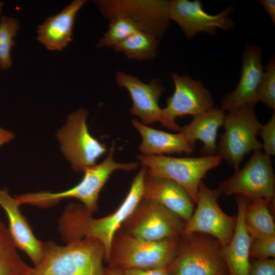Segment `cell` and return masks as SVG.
<instances>
[{
	"mask_svg": "<svg viewBox=\"0 0 275 275\" xmlns=\"http://www.w3.org/2000/svg\"><path fill=\"white\" fill-rule=\"evenodd\" d=\"M115 80L118 86L129 93L132 103L130 112L138 117L142 124L148 125L158 121L160 122L162 108L158 102L166 88L159 79L154 78L145 83L134 76L117 71Z\"/></svg>",
	"mask_w": 275,
	"mask_h": 275,
	"instance_id": "obj_15",
	"label": "cell"
},
{
	"mask_svg": "<svg viewBox=\"0 0 275 275\" xmlns=\"http://www.w3.org/2000/svg\"><path fill=\"white\" fill-rule=\"evenodd\" d=\"M124 275H168L167 267L151 269H129L123 271Z\"/></svg>",
	"mask_w": 275,
	"mask_h": 275,
	"instance_id": "obj_32",
	"label": "cell"
},
{
	"mask_svg": "<svg viewBox=\"0 0 275 275\" xmlns=\"http://www.w3.org/2000/svg\"><path fill=\"white\" fill-rule=\"evenodd\" d=\"M9 230L0 221V275H30L29 267L20 258Z\"/></svg>",
	"mask_w": 275,
	"mask_h": 275,
	"instance_id": "obj_25",
	"label": "cell"
},
{
	"mask_svg": "<svg viewBox=\"0 0 275 275\" xmlns=\"http://www.w3.org/2000/svg\"><path fill=\"white\" fill-rule=\"evenodd\" d=\"M137 158L150 174L170 179L179 184L195 203L197 201L199 187L202 179L222 160L217 154L196 157L142 154Z\"/></svg>",
	"mask_w": 275,
	"mask_h": 275,
	"instance_id": "obj_7",
	"label": "cell"
},
{
	"mask_svg": "<svg viewBox=\"0 0 275 275\" xmlns=\"http://www.w3.org/2000/svg\"><path fill=\"white\" fill-rule=\"evenodd\" d=\"M3 5H4L3 2L0 3V14H1V11H2V8L3 6Z\"/></svg>",
	"mask_w": 275,
	"mask_h": 275,
	"instance_id": "obj_36",
	"label": "cell"
},
{
	"mask_svg": "<svg viewBox=\"0 0 275 275\" xmlns=\"http://www.w3.org/2000/svg\"><path fill=\"white\" fill-rule=\"evenodd\" d=\"M262 139V148L264 153L269 156L275 155V113L274 112L269 121L262 125L259 133Z\"/></svg>",
	"mask_w": 275,
	"mask_h": 275,
	"instance_id": "obj_30",
	"label": "cell"
},
{
	"mask_svg": "<svg viewBox=\"0 0 275 275\" xmlns=\"http://www.w3.org/2000/svg\"><path fill=\"white\" fill-rule=\"evenodd\" d=\"M224 111L217 107L194 116L189 124L181 127L179 132L195 147V141L202 142L201 152L203 156L215 155L217 151V132L223 125Z\"/></svg>",
	"mask_w": 275,
	"mask_h": 275,
	"instance_id": "obj_21",
	"label": "cell"
},
{
	"mask_svg": "<svg viewBox=\"0 0 275 275\" xmlns=\"http://www.w3.org/2000/svg\"><path fill=\"white\" fill-rule=\"evenodd\" d=\"M132 123L141 135L142 142L139 150L143 155L190 154L195 148L179 132L172 133L157 130L142 124L136 119H133Z\"/></svg>",
	"mask_w": 275,
	"mask_h": 275,
	"instance_id": "obj_22",
	"label": "cell"
},
{
	"mask_svg": "<svg viewBox=\"0 0 275 275\" xmlns=\"http://www.w3.org/2000/svg\"><path fill=\"white\" fill-rule=\"evenodd\" d=\"M221 194L218 188L211 189L201 182L196 208L185 222L182 235L201 233L212 236L222 246L229 243L235 228L236 216L229 215L222 209L218 203Z\"/></svg>",
	"mask_w": 275,
	"mask_h": 275,
	"instance_id": "obj_10",
	"label": "cell"
},
{
	"mask_svg": "<svg viewBox=\"0 0 275 275\" xmlns=\"http://www.w3.org/2000/svg\"><path fill=\"white\" fill-rule=\"evenodd\" d=\"M143 199L159 203L185 222L194 210L195 203L183 188L170 179L150 174L147 169Z\"/></svg>",
	"mask_w": 275,
	"mask_h": 275,
	"instance_id": "obj_17",
	"label": "cell"
},
{
	"mask_svg": "<svg viewBox=\"0 0 275 275\" xmlns=\"http://www.w3.org/2000/svg\"><path fill=\"white\" fill-rule=\"evenodd\" d=\"M104 275H124L123 271L108 266L104 268Z\"/></svg>",
	"mask_w": 275,
	"mask_h": 275,
	"instance_id": "obj_35",
	"label": "cell"
},
{
	"mask_svg": "<svg viewBox=\"0 0 275 275\" xmlns=\"http://www.w3.org/2000/svg\"><path fill=\"white\" fill-rule=\"evenodd\" d=\"M257 101L269 108L275 109V60L272 57L265 67L257 92Z\"/></svg>",
	"mask_w": 275,
	"mask_h": 275,
	"instance_id": "obj_28",
	"label": "cell"
},
{
	"mask_svg": "<svg viewBox=\"0 0 275 275\" xmlns=\"http://www.w3.org/2000/svg\"><path fill=\"white\" fill-rule=\"evenodd\" d=\"M147 169L143 167L134 177L130 189L118 208L104 217L95 218L81 205L70 204L59 220V229L66 243L89 238L103 246L107 262L115 235L143 200Z\"/></svg>",
	"mask_w": 275,
	"mask_h": 275,
	"instance_id": "obj_1",
	"label": "cell"
},
{
	"mask_svg": "<svg viewBox=\"0 0 275 275\" xmlns=\"http://www.w3.org/2000/svg\"><path fill=\"white\" fill-rule=\"evenodd\" d=\"M185 222L155 202L143 200L121 229L135 237L149 241L179 238Z\"/></svg>",
	"mask_w": 275,
	"mask_h": 275,
	"instance_id": "obj_11",
	"label": "cell"
},
{
	"mask_svg": "<svg viewBox=\"0 0 275 275\" xmlns=\"http://www.w3.org/2000/svg\"><path fill=\"white\" fill-rule=\"evenodd\" d=\"M159 40L152 34L140 30L113 48L130 60L151 61L156 56Z\"/></svg>",
	"mask_w": 275,
	"mask_h": 275,
	"instance_id": "obj_24",
	"label": "cell"
},
{
	"mask_svg": "<svg viewBox=\"0 0 275 275\" xmlns=\"http://www.w3.org/2000/svg\"><path fill=\"white\" fill-rule=\"evenodd\" d=\"M232 11L233 7H228L217 14L211 15L203 9L200 1H168L169 20L176 22L188 39L200 32L213 36L216 34L217 29L230 30L234 26L229 17Z\"/></svg>",
	"mask_w": 275,
	"mask_h": 275,
	"instance_id": "obj_14",
	"label": "cell"
},
{
	"mask_svg": "<svg viewBox=\"0 0 275 275\" xmlns=\"http://www.w3.org/2000/svg\"><path fill=\"white\" fill-rule=\"evenodd\" d=\"M258 3L265 10L269 15L273 24L275 23V1L274 0H260Z\"/></svg>",
	"mask_w": 275,
	"mask_h": 275,
	"instance_id": "obj_33",
	"label": "cell"
},
{
	"mask_svg": "<svg viewBox=\"0 0 275 275\" xmlns=\"http://www.w3.org/2000/svg\"><path fill=\"white\" fill-rule=\"evenodd\" d=\"M249 201L250 200L246 198L237 196V213L234 232L229 243L222 246V255L228 275H249L252 238L244 221V209Z\"/></svg>",
	"mask_w": 275,
	"mask_h": 275,
	"instance_id": "obj_19",
	"label": "cell"
},
{
	"mask_svg": "<svg viewBox=\"0 0 275 275\" xmlns=\"http://www.w3.org/2000/svg\"><path fill=\"white\" fill-rule=\"evenodd\" d=\"M217 188L228 196L274 201L275 177L270 156L262 149L254 151L245 165L221 181Z\"/></svg>",
	"mask_w": 275,
	"mask_h": 275,
	"instance_id": "obj_8",
	"label": "cell"
},
{
	"mask_svg": "<svg viewBox=\"0 0 275 275\" xmlns=\"http://www.w3.org/2000/svg\"><path fill=\"white\" fill-rule=\"evenodd\" d=\"M179 238L149 241L120 229L114 239L107 262L108 266L123 271L167 267L174 258Z\"/></svg>",
	"mask_w": 275,
	"mask_h": 275,
	"instance_id": "obj_4",
	"label": "cell"
},
{
	"mask_svg": "<svg viewBox=\"0 0 275 275\" xmlns=\"http://www.w3.org/2000/svg\"><path fill=\"white\" fill-rule=\"evenodd\" d=\"M250 256L255 259L274 258L275 236L252 239Z\"/></svg>",
	"mask_w": 275,
	"mask_h": 275,
	"instance_id": "obj_29",
	"label": "cell"
},
{
	"mask_svg": "<svg viewBox=\"0 0 275 275\" xmlns=\"http://www.w3.org/2000/svg\"><path fill=\"white\" fill-rule=\"evenodd\" d=\"M262 57V51L260 47L250 45L246 47L242 56V69L238 85L222 99L221 108L224 111L256 103L257 89L264 72Z\"/></svg>",
	"mask_w": 275,
	"mask_h": 275,
	"instance_id": "obj_16",
	"label": "cell"
},
{
	"mask_svg": "<svg viewBox=\"0 0 275 275\" xmlns=\"http://www.w3.org/2000/svg\"><path fill=\"white\" fill-rule=\"evenodd\" d=\"M171 77L174 85L173 94L162 108V125L174 131L179 132L181 127L176 119L185 115L193 117L213 108L214 101L210 92L202 82L188 75L173 73Z\"/></svg>",
	"mask_w": 275,
	"mask_h": 275,
	"instance_id": "obj_12",
	"label": "cell"
},
{
	"mask_svg": "<svg viewBox=\"0 0 275 275\" xmlns=\"http://www.w3.org/2000/svg\"><path fill=\"white\" fill-rule=\"evenodd\" d=\"M86 3V0H74L59 13L46 18L38 28V41L49 50L65 48L72 41L76 15Z\"/></svg>",
	"mask_w": 275,
	"mask_h": 275,
	"instance_id": "obj_20",
	"label": "cell"
},
{
	"mask_svg": "<svg viewBox=\"0 0 275 275\" xmlns=\"http://www.w3.org/2000/svg\"><path fill=\"white\" fill-rule=\"evenodd\" d=\"M115 144L112 145L105 159L101 163L86 169L81 180L73 187L59 193L39 191L16 196L20 205L26 204L47 207L58 203L61 200L74 198L79 200L87 210L93 214L98 208V200L101 190L113 172L126 171L137 168L136 162L120 163L114 159Z\"/></svg>",
	"mask_w": 275,
	"mask_h": 275,
	"instance_id": "obj_3",
	"label": "cell"
},
{
	"mask_svg": "<svg viewBox=\"0 0 275 275\" xmlns=\"http://www.w3.org/2000/svg\"><path fill=\"white\" fill-rule=\"evenodd\" d=\"M108 30L99 40L96 47H113L136 32L141 30L127 16L116 14L108 19Z\"/></svg>",
	"mask_w": 275,
	"mask_h": 275,
	"instance_id": "obj_26",
	"label": "cell"
},
{
	"mask_svg": "<svg viewBox=\"0 0 275 275\" xmlns=\"http://www.w3.org/2000/svg\"><path fill=\"white\" fill-rule=\"evenodd\" d=\"M0 205L7 215L8 230L16 248L24 252L35 265H37L42 258L43 243L34 234L19 209L20 204L7 190L0 189Z\"/></svg>",
	"mask_w": 275,
	"mask_h": 275,
	"instance_id": "obj_18",
	"label": "cell"
},
{
	"mask_svg": "<svg viewBox=\"0 0 275 275\" xmlns=\"http://www.w3.org/2000/svg\"><path fill=\"white\" fill-rule=\"evenodd\" d=\"M14 138V135L12 132L0 128V147L10 142Z\"/></svg>",
	"mask_w": 275,
	"mask_h": 275,
	"instance_id": "obj_34",
	"label": "cell"
},
{
	"mask_svg": "<svg viewBox=\"0 0 275 275\" xmlns=\"http://www.w3.org/2000/svg\"><path fill=\"white\" fill-rule=\"evenodd\" d=\"M88 114L83 108L71 114L57 134L63 154L70 162L73 170L78 172L95 165L107 151L105 144L89 132L86 122Z\"/></svg>",
	"mask_w": 275,
	"mask_h": 275,
	"instance_id": "obj_9",
	"label": "cell"
},
{
	"mask_svg": "<svg viewBox=\"0 0 275 275\" xmlns=\"http://www.w3.org/2000/svg\"><path fill=\"white\" fill-rule=\"evenodd\" d=\"M19 29L18 21L13 17L4 16L0 21V68L5 70L12 65L11 52L15 45L14 40Z\"/></svg>",
	"mask_w": 275,
	"mask_h": 275,
	"instance_id": "obj_27",
	"label": "cell"
},
{
	"mask_svg": "<svg viewBox=\"0 0 275 275\" xmlns=\"http://www.w3.org/2000/svg\"><path fill=\"white\" fill-rule=\"evenodd\" d=\"M222 249L218 241L209 235H182L174 258L167 267L168 275H228Z\"/></svg>",
	"mask_w": 275,
	"mask_h": 275,
	"instance_id": "obj_5",
	"label": "cell"
},
{
	"mask_svg": "<svg viewBox=\"0 0 275 275\" xmlns=\"http://www.w3.org/2000/svg\"><path fill=\"white\" fill-rule=\"evenodd\" d=\"M255 104H248L231 109L225 115L217 147V155L235 170L244 157L251 152L262 149L257 136L262 125L254 111Z\"/></svg>",
	"mask_w": 275,
	"mask_h": 275,
	"instance_id": "obj_6",
	"label": "cell"
},
{
	"mask_svg": "<svg viewBox=\"0 0 275 275\" xmlns=\"http://www.w3.org/2000/svg\"><path fill=\"white\" fill-rule=\"evenodd\" d=\"M104 250L100 242L84 238L58 245L43 243L41 261L30 275H104Z\"/></svg>",
	"mask_w": 275,
	"mask_h": 275,
	"instance_id": "obj_2",
	"label": "cell"
},
{
	"mask_svg": "<svg viewBox=\"0 0 275 275\" xmlns=\"http://www.w3.org/2000/svg\"><path fill=\"white\" fill-rule=\"evenodd\" d=\"M249 275H275L274 258L255 259L251 262Z\"/></svg>",
	"mask_w": 275,
	"mask_h": 275,
	"instance_id": "obj_31",
	"label": "cell"
},
{
	"mask_svg": "<svg viewBox=\"0 0 275 275\" xmlns=\"http://www.w3.org/2000/svg\"><path fill=\"white\" fill-rule=\"evenodd\" d=\"M266 199L250 200L244 211L246 229L252 239L275 236V224Z\"/></svg>",
	"mask_w": 275,
	"mask_h": 275,
	"instance_id": "obj_23",
	"label": "cell"
},
{
	"mask_svg": "<svg viewBox=\"0 0 275 275\" xmlns=\"http://www.w3.org/2000/svg\"><path fill=\"white\" fill-rule=\"evenodd\" d=\"M107 19L118 14L131 18L140 29L158 39L166 34L169 25L168 1L98 0L95 2Z\"/></svg>",
	"mask_w": 275,
	"mask_h": 275,
	"instance_id": "obj_13",
	"label": "cell"
}]
</instances>
